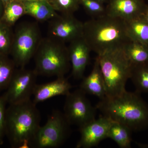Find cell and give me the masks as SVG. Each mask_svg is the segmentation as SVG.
I'll return each instance as SVG.
<instances>
[{
  "mask_svg": "<svg viewBox=\"0 0 148 148\" xmlns=\"http://www.w3.org/2000/svg\"><path fill=\"white\" fill-rule=\"evenodd\" d=\"M140 94L126 90L100 100L96 107L102 115L126 125L132 131L145 130L148 128V105Z\"/></svg>",
  "mask_w": 148,
  "mask_h": 148,
  "instance_id": "1",
  "label": "cell"
},
{
  "mask_svg": "<svg viewBox=\"0 0 148 148\" xmlns=\"http://www.w3.org/2000/svg\"><path fill=\"white\" fill-rule=\"evenodd\" d=\"M40 120L39 111L32 100L9 105L6 112L5 135L12 147L32 148Z\"/></svg>",
  "mask_w": 148,
  "mask_h": 148,
  "instance_id": "2",
  "label": "cell"
},
{
  "mask_svg": "<svg viewBox=\"0 0 148 148\" xmlns=\"http://www.w3.org/2000/svg\"><path fill=\"white\" fill-rule=\"evenodd\" d=\"M83 36L91 51L97 55L123 47L130 40L127 36L125 21L106 14L84 23Z\"/></svg>",
  "mask_w": 148,
  "mask_h": 148,
  "instance_id": "3",
  "label": "cell"
},
{
  "mask_svg": "<svg viewBox=\"0 0 148 148\" xmlns=\"http://www.w3.org/2000/svg\"><path fill=\"white\" fill-rule=\"evenodd\" d=\"M106 90V97H112L126 90L130 79L132 64L126 56L123 47L116 48L97 55Z\"/></svg>",
  "mask_w": 148,
  "mask_h": 148,
  "instance_id": "4",
  "label": "cell"
},
{
  "mask_svg": "<svg viewBox=\"0 0 148 148\" xmlns=\"http://www.w3.org/2000/svg\"><path fill=\"white\" fill-rule=\"evenodd\" d=\"M34 56L38 75L65 77L71 67L65 43L49 37L41 39Z\"/></svg>",
  "mask_w": 148,
  "mask_h": 148,
  "instance_id": "5",
  "label": "cell"
},
{
  "mask_svg": "<svg viewBox=\"0 0 148 148\" xmlns=\"http://www.w3.org/2000/svg\"><path fill=\"white\" fill-rule=\"evenodd\" d=\"M41 40L36 23L25 22L18 25L14 33L10 53L16 66L25 67L34 56Z\"/></svg>",
  "mask_w": 148,
  "mask_h": 148,
  "instance_id": "6",
  "label": "cell"
},
{
  "mask_svg": "<svg viewBox=\"0 0 148 148\" xmlns=\"http://www.w3.org/2000/svg\"><path fill=\"white\" fill-rule=\"evenodd\" d=\"M71 125L64 113L57 110H53L48 118L46 123L40 126L32 148L59 147L69 138Z\"/></svg>",
  "mask_w": 148,
  "mask_h": 148,
  "instance_id": "7",
  "label": "cell"
},
{
  "mask_svg": "<svg viewBox=\"0 0 148 148\" xmlns=\"http://www.w3.org/2000/svg\"><path fill=\"white\" fill-rule=\"evenodd\" d=\"M80 88L66 95L64 114L71 125L79 127L95 119L97 109Z\"/></svg>",
  "mask_w": 148,
  "mask_h": 148,
  "instance_id": "8",
  "label": "cell"
},
{
  "mask_svg": "<svg viewBox=\"0 0 148 148\" xmlns=\"http://www.w3.org/2000/svg\"><path fill=\"white\" fill-rule=\"evenodd\" d=\"M37 76L34 70H28L24 67L15 69L2 95L7 103L12 105L31 100L37 84Z\"/></svg>",
  "mask_w": 148,
  "mask_h": 148,
  "instance_id": "9",
  "label": "cell"
},
{
  "mask_svg": "<svg viewBox=\"0 0 148 148\" xmlns=\"http://www.w3.org/2000/svg\"><path fill=\"white\" fill-rule=\"evenodd\" d=\"M84 23L73 14L58 15L50 20L48 37L64 43L70 42L83 36Z\"/></svg>",
  "mask_w": 148,
  "mask_h": 148,
  "instance_id": "10",
  "label": "cell"
},
{
  "mask_svg": "<svg viewBox=\"0 0 148 148\" xmlns=\"http://www.w3.org/2000/svg\"><path fill=\"white\" fill-rule=\"evenodd\" d=\"M112 120L101 116L79 127L80 138L76 148H90L98 145L101 141L108 138Z\"/></svg>",
  "mask_w": 148,
  "mask_h": 148,
  "instance_id": "11",
  "label": "cell"
},
{
  "mask_svg": "<svg viewBox=\"0 0 148 148\" xmlns=\"http://www.w3.org/2000/svg\"><path fill=\"white\" fill-rule=\"evenodd\" d=\"M106 14L128 21L143 16L148 5L143 0H109Z\"/></svg>",
  "mask_w": 148,
  "mask_h": 148,
  "instance_id": "12",
  "label": "cell"
},
{
  "mask_svg": "<svg viewBox=\"0 0 148 148\" xmlns=\"http://www.w3.org/2000/svg\"><path fill=\"white\" fill-rule=\"evenodd\" d=\"M69 43L68 49L72 76L75 79H81L89 63L91 50L83 36Z\"/></svg>",
  "mask_w": 148,
  "mask_h": 148,
  "instance_id": "13",
  "label": "cell"
},
{
  "mask_svg": "<svg viewBox=\"0 0 148 148\" xmlns=\"http://www.w3.org/2000/svg\"><path fill=\"white\" fill-rule=\"evenodd\" d=\"M72 88V85L65 77H58L51 82L37 84L33 93V102L37 105L56 96H66Z\"/></svg>",
  "mask_w": 148,
  "mask_h": 148,
  "instance_id": "14",
  "label": "cell"
},
{
  "mask_svg": "<svg viewBox=\"0 0 148 148\" xmlns=\"http://www.w3.org/2000/svg\"><path fill=\"white\" fill-rule=\"evenodd\" d=\"M83 78L79 88L86 94L95 95L100 100L106 97L105 81L97 58L91 73L87 77Z\"/></svg>",
  "mask_w": 148,
  "mask_h": 148,
  "instance_id": "15",
  "label": "cell"
},
{
  "mask_svg": "<svg viewBox=\"0 0 148 148\" xmlns=\"http://www.w3.org/2000/svg\"><path fill=\"white\" fill-rule=\"evenodd\" d=\"M23 3L25 14L32 16L40 22L50 20L58 14L48 0H39Z\"/></svg>",
  "mask_w": 148,
  "mask_h": 148,
  "instance_id": "16",
  "label": "cell"
},
{
  "mask_svg": "<svg viewBox=\"0 0 148 148\" xmlns=\"http://www.w3.org/2000/svg\"><path fill=\"white\" fill-rule=\"evenodd\" d=\"M125 22L130 40L148 46V24L143 16Z\"/></svg>",
  "mask_w": 148,
  "mask_h": 148,
  "instance_id": "17",
  "label": "cell"
},
{
  "mask_svg": "<svg viewBox=\"0 0 148 148\" xmlns=\"http://www.w3.org/2000/svg\"><path fill=\"white\" fill-rule=\"evenodd\" d=\"M132 130L124 125L113 121L109 129L108 138L114 141L121 148L131 147Z\"/></svg>",
  "mask_w": 148,
  "mask_h": 148,
  "instance_id": "18",
  "label": "cell"
},
{
  "mask_svg": "<svg viewBox=\"0 0 148 148\" xmlns=\"http://www.w3.org/2000/svg\"><path fill=\"white\" fill-rule=\"evenodd\" d=\"M123 49L132 65L148 64V46L130 40Z\"/></svg>",
  "mask_w": 148,
  "mask_h": 148,
  "instance_id": "19",
  "label": "cell"
},
{
  "mask_svg": "<svg viewBox=\"0 0 148 148\" xmlns=\"http://www.w3.org/2000/svg\"><path fill=\"white\" fill-rule=\"evenodd\" d=\"M130 79L136 91L148 93V64L132 65Z\"/></svg>",
  "mask_w": 148,
  "mask_h": 148,
  "instance_id": "20",
  "label": "cell"
},
{
  "mask_svg": "<svg viewBox=\"0 0 148 148\" xmlns=\"http://www.w3.org/2000/svg\"><path fill=\"white\" fill-rule=\"evenodd\" d=\"M24 14V3L18 0H11L5 6L4 12L1 20L12 27Z\"/></svg>",
  "mask_w": 148,
  "mask_h": 148,
  "instance_id": "21",
  "label": "cell"
},
{
  "mask_svg": "<svg viewBox=\"0 0 148 148\" xmlns=\"http://www.w3.org/2000/svg\"><path fill=\"white\" fill-rule=\"evenodd\" d=\"M16 66L8 55H0V91L6 89L10 82Z\"/></svg>",
  "mask_w": 148,
  "mask_h": 148,
  "instance_id": "22",
  "label": "cell"
},
{
  "mask_svg": "<svg viewBox=\"0 0 148 148\" xmlns=\"http://www.w3.org/2000/svg\"><path fill=\"white\" fill-rule=\"evenodd\" d=\"M11 26L0 20V55H8L13 40Z\"/></svg>",
  "mask_w": 148,
  "mask_h": 148,
  "instance_id": "23",
  "label": "cell"
},
{
  "mask_svg": "<svg viewBox=\"0 0 148 148\" xmlns=\"http://www.w3.org/2000/svg\"><path fill=\"white\" fill-rule=\"evenodd\" d=\"M56 12L64 14H73L79 8V0H48Z\"/></svg>",
  "mask_w": 148,
  "mask_h": 148,
  "instance_id": "24",
  "label": "cell"
},
{
  "mask_svg": "<svg viewBox=\"0 0 148 148\" xmlns=\"http://www.w3.org/2000/svg\"><path fill=\"white\" fill-rule=\"evenodd\" d=\"M80 5L86 11L95 17L106 14V8L102 3L94 0H79Z\"/></svg>",
  "mask_w": 148,
  "mask_h": 148,
  "instance_id": "25",
  "label": "cell"
},
{
  "mask_svg": "<svg viewBox=\"0 0 148 148\" xmlns=\"http://www.w3.org/2000/svg\"><path fill=\"white\" fill-rule=\"evenodd\" d=\"M4 98L0 96V145L3 143V139L5 135V119L6 105Z\"/></svg>",
  "mask_w": 148,
  "mask_h": 148,
  "instance_id": "26",
  "label": "cell"
},
{
  "mask_svg": "<svg viewBox=\"0 0 148 148\" xmlns=\"http://www.w3.org/2000/svg\"><path fill=\"white\" fill-rule=\"evenodd\" d=\"M5 5L1 0H0V20H1L4 12Z\"/></svg>",
  "mask_w": 148,
  "mask_h": 148,
  "instance_id": "27",
  "label": "cell"
},
{
  "mask_svg": "<svg viewBox=\"0 0 148 148\" xmlns=\"http://www.w3.org/2000/svg\"><path fill=\"white\" fill-rule=\"evenodd\" d=\"M143 16L144 19H145L146 22L148 24V7L145 12V13L143 14Z\"/></svg>",
  "mask_w": 148,
  "mask_h": 148,
  "instance_id": "28",
  "label": "cell"
},
{
  "mask_svg": "<svg viewBox=\"0 0 148 148\" xmlns=\"http://www.w3.org/2000/svg\"><path fill=\"white\" fill-rule=\"evenodd\" d=\"M138 146L141 148H148V144H142L138 143Z\"/></svg>",
  "mask_w": 148,
  "mask_h": 148,
  "instance_id": "29",
  "label": "cell"
},
{
  "mask_svg": "<svg viewBox=\"0 0 148 148\" xmlns=\"http://www.w3.org/2000/svg\"><path fill=\"white\" fill-rule=\"evenodd\" d=\"M94 1H97L102 3L104 4L105 3H107L108 1L109 0H94Z\"/></svg>",
  "mask_w": 148,
  "mask_h": 148,
  "instance_id": "30",
  "label": "cell"
},
{
  "mask_svg": "<svg viewBox=\"0 0 148 148\" xmlns=\"http://www.w3.org/2000/svg\"><path fill=\"white\" fill-rule=\"evenodd\" d=\"M22 2V3L27 2H32L34 1H39V0H18Z\"/></svg>",
  "mask_w": 148,
  "mask_h": 148,
  "instance_id": "31",
  "label": "cell"
},
{
  "mask_svg": "<svg viewBox=\"0 0 148 148\" xmlns=\"http://www.w3.org/2000/svg\"><path fill=\"white\" fill-rule=\"evenodd\" d=\"M3 2V3L4 4L5 6V5L7 3H8L11 0H1Z\"/></svg>",
  "mask_w": 148,
  "mask_h": 148,
  "instance_id": "32",
  "label": "cell"
},
{
  "mask_svg": "<svg viewBox=\"0 0 148 148\" xmlns=\"http://www.w3.org/2000/svg\"><path fill=\"white\" fill-rule=\"evenodd\" d=\"M144 1H148V0H143Z\"/></svg>",
  "mask_w": 148,
  "mask_h": 148,
  "instance_id": "33",
  "label": "cell"
}]
</instances>
